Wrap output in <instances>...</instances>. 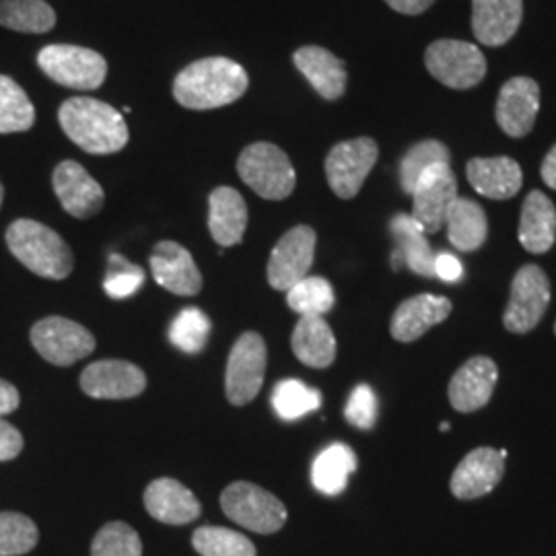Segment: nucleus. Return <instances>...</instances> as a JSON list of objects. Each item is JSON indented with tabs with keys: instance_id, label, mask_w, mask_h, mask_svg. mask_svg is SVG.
Wrapping results in <instances>:
<instances>
[{
	"instance_id": "f257e3e1",
	"label": "nucleus",
	"mask_w": 556,
	"mask_h": 556,
	"mask_svg": "<svg viewBox=\"0 0 556 556\" xmlns=\"http://www.w3.org/2000/svg\"><path fill=\"white\" fill-rule=\"evenodd\" d=\"M248 85L250 77L239 62L208 56L179 71L174 79V98L188 110H217L243 98Z\"/></svg>"
},
{
	"instance_id": "f03ea898",
	"label": "nucleus",
	"mask_w": 556,
	"mask_h": 556,
	"mask_svg": "<svg viewBox=\"0 0 556 556\" xmlns=\"http://www.w3.org/2000/svg\"><path fill=\"white\" fill-rule=\"evenodd\" d=\"M64 135L91 155H112L128 144V126L116 108L93 98H71L60 105Z\"/></svg>"
},
{
	"instance_id": "7ed1b4c3",
	"label": "nucleus",
	"mask_w": 556,
	"mask_h": 556,
	"mask_svg": "<svg viewBox=\"0 0 556 556\" xmlns=\"http://www.w3.org/2000/svg\"><path fill=\"white\" fill-rule=\"evenodd\" d=\"M4 238L11 254L38 277L62 280L75 268L71 245L40 220L17 219Z\"/></svg>"
},
{
	"instance_id": "20e7f679",
	"label": "nucleus",
	"mask_w": 556,
	"mask_h": 556,
	"mask_svg": "<svg viewBox=\"0 0 556 556\" xmlns=\"http://www.w3.org/2000/svg\"><path fill=\"white\" fill-rule=\"evenodd\" d=\"M239 178L264 200L289 199L295 190L298 174L289 155L273 142H254L241 151Z\"/></svg>"
},
{
	"instance_id": "39448f33",
	"label": "nucleus",
	"mask_w": 556,
	"mask_h": 556,
	"mask_svg": "<svg viewBox=\"0 0 556 556\" xmlns=\"http://www.w3.org/2000/svg\"><path fill=\"white\" fill-rule=\"evenodd\" d=\"M38 66L48 79L77 91H96L108 77V60L100 52L71 43L43 46Z\"/></svg>"
},
{
	"instance_id": "423d86ee",
	"label": "nucleus",
	"mask_w": 556,
	"mask_h": 556,
	"mask_svg": "<svg viewBox=\"0 0 556 556\" xmlns=\"http://www.w3.org/2000/svg\"><path fill=\"white\" fill-rule=\"evenodd\" d=\"M225 516L256 534H275L287 521V507L273 493L252 482H233L220 495Z\"/></svg>"
},
{
	"instance_id": "0eeeda50",
	"label": "nucleus",
	"mask_w": 556,
	"mask_h": 556,
	"mask_svg": "<svg viewBox=\"0 0 556 556\" xmlns=\"http://www.w3.org/2000/svg\"><path fill=\"white\" fill-rule=\"evenodd\" d=\"M425 64L427 71L450 89L477 87L486 75L484 54L468 41H433L425 52Z\"/></svg>"
},
{
	"instance_id": "6e6552de",
	"label": "nucleus",
	"mask_w": 556,
	"mask_h": 556,
	"mask_svg": "<svg viewBox=\"0 0 556 556\" xmlns=\"http://www.w3.org/2000/svg\"><path fill=\"white\" fill-rule=\"evenodd\" d=\"M379 157L378 142L369 137L344 140L332 147L326 157V178L338 199L357 197Z\"/></svg>"
},
{
	"instance_id": "1a4fd4ad",
	"label": "nucleus",
	"mask_w": 556,
	"mask_h": 556,
	"mask_svg": "<svg viewBox=\"0 0 556 556\" xmlns=\"http://www.w3.org/2000/svg\"><path fill=\"white\" fill-rule=\"evenodd\" d=\"M551 303V280L536 264H526L511 282V299L503 324L514 334H528L544 318Z\"/></svg>"
},
{
	"instance_id": "9d476101",
	"label": "nucleus",
	"mask_w": 556,
	"mask_h": 556,
	"mask_svg": "<svg viewBox=\"0 0 556 556\" xmlns=\"http://www.w3.org/2000/svg\"><path fill=\"white\" fill-rule=\"evenodd\" d=\"M266 342L258 332H245L233 344L227 374H225V392L233 406H245L258 396L266 374Z\"/></svg>"
},
{
	"instance_id": "9b49d317",
	"label": "nucleus",
	"mask_w": 556,
	"mask_h": 556,
	"mask_svg": "<svg viewBox=\"0 0 556 556\" xmlns=\"http://www.w3.org/2000/svg\"><path fill=\"white\" fill-rule=\"evenodd\" d=\"M31 344L52 365L68 367L96 351L93 334L73 319L43 318L31 328Z\"/></svg>"
},
{
	"instance_id": "f8f14e48",
	"label": "nucleus",
	"mask_w": 556,
	"mask_h": 556,
	"mask_svg": "<svg viewBox=\"0 0 556 556\" xmlns=\"http://www.w3.org/2000/svg\"><path fill=\"white\" fill-rule=\"evenodd\" d=\"M318 236L312 227L298 225L278 239L268 260V282L277 291H289L299 280L309 277L316 256Z\"/></svg>"
},
{
	"instance_id": "ddd939ff",
	"label": "nucleus",
	"mask_w": 556,
	"mask_h": 556,
	"mask_svg": "<svg viewBox=\"0 0 556 556\" xmlns=\"http://www.w3.org/2000/svg\"><path fill=\"white\" fill-rule=\"evenodd\" d=\"M413 197V219L425 233H438L445 227V217L457 199V179L450 163L429 167L418 179Z\"/></svg>"
},
{
	"instance_id": "4468645a",
	"label": "nucleus",
	"mask_w": 556,
	"mask_h": 556,
	"mask_svg": "<svg viewBox=\"0 0 556 556\" xmlns=\"http://www.w3.org/2000/svg\"><path fill=\"white\" fill-rule=\"evenodd\" d=\"M52 186L62 208L75 219H91L103 208V188L77 161L59 163L52 174Z\"/></svg>"
},
{
	"instance_id": "2eb2a0df",
	"label": "nucleus",
	"mask_w": 556,
	"mask_h": 556,
	"mask_svg": "<svg viewBox=\"0 0 556 556\" xmlns=\"http://www.w3.org/2000/svg\"><path fill=\"white\" fill-rule=\"evenodd\" d=\"M80 388L96 400H128L137 397L147 388L142 369L128 361H96L80 374Z\"/></svg>"
},
{
	"instance_id": "dca6fc26",
	"label": "nucleus",
	"mask_w": 556,
	"mask_h": 556,
	"mask_svg": "<svg viewBox=\"0 0 556 556\" xmlns=\"http://www.w3.org/2000/svg\"><path fill=\"white\" fill-rule=\"evenodd\" d=\"M540 110V87L530 77H514L498 91L495 116L501 130L511 139H523L532 132Z\"/></svg>"
},
{
	"instance_id": "f3484780",
	"label": "nucleus",
	"mask_w": 556,
	"mask_h": 556,
	"mask_svg": "<svg viewBox=\"0 0 556 556\" xmlns=\"http://www.w3.org/2000/svg\"><path fill=\"white\" fill-rule=\"evenodd\" d=\"M153 277L174 295L192 298L202 289V275L192 254L176 241H160L151 254Z\"/></svg>"
},
{
	"instance_id": "a211bd4d",
	"label": "nucleus",
	"mask_w": 556,
	"mask_h": 556,
	"mask_svg": "<svg viewBox=\"0 0 556 556\" xmlns=\"http://www.w3.org/2000/svg\"><path fill=\"white\" fill-rule=\"evenodd\" d=\"M498 369L489 357L466 361L450 381V402L457 413H475L489 404L497 386Z\"/></svg>"
},
{
	"instance_id": "6ab92c4d",
	"label": "nucleus",
	"mask_w": 556,
	"mask_h": 556,
	"mask_svg": "<svg viewBox=\"0 0 556 556\" xmlns=\"http://www.w3.org/2000/svg\"><path fill=\"white\" fill-rule=\"evenodd\" d=\"M505 457L495 447H478L457 464L452 477L454 497L470 498L489 495L503 478Z\"/></svg>"
},
{
	"instance_id": "aec40b11",
	"label": "nucleus",
	"mask_w": 556,
	"mask_h": 556,
	"mask_svg": "<svg viewBox=\"0 0 556 556\" xmlns=\"http://www.w3.org/2000/svg\"><path fill=\"white\" fill-rule=\"evenodd\" d=\"M144 507L161 523L184 526L199 519V498L176 478H157L144 491Z\"/></svg>"
},
{
	"instance_id": "412c9836",
	"label": "nucleus",
	"mask_w": 556,
	"mask_h": 556,
	"mask_svg": "<svg viewBox=\"0 0 556 556\" xmlns=\"http://www.w3.org/2000/svg\"><path fill=\"white\" fill-rule=\"evenodd\" d=\"M293 62L299 73L309 80L319 98L337 101L346 91V66L330 50L321 46H303L295 50Z\"/></svg>"
},
{
	"instance_id": "4be33fe9",
	"label": "nucleus",
	"mask_w": 556,
	"mask_h": 556,
	"mask_svg": "<svg viewBox=\"0 0 556 556\" xmlns=\"http://www.w3.org/2000/svg\"><path fill=\"white\" fill-rule=\"evenodd\" d=\"M523 20V0H472V31L484 46L511 40Z\"/></svg>"
},
{
	"instance_id": "5701e85b",
	"label": "nucleus",
	"mask_w": 556,
	"mask_h": 556,
	"mask_svg": "<svg viewBox=\"0 0 556 556\" xmlns=\"http://www.w3.org/2000/svg\"><path fill=\"white\" fill-rule=\"evenodd\" d=\"M450 314H452V301L441 295L425 293V295L406 299L404 303L397 305L392 316L390 332L397 342H415L429 328L450 318Z\"/></svg>"
},
{
	"instance_id": "b1692460",
	"label": "nucleus",
	"mask_w": 556,
	"mask_h": 556,
	"mask_svg": "<svg viewBox=\"0 0 556 556\" xmlns=\"http://www.w3.org/2000/svg\"><path fill=\"white\" fill-rule=\"evenodd\" d=\"M466 176L480 197L493 200L514 199L523 184L521 167L511 157L470 160L466 165Z\"/></svg>"
},
{
	"instance_id": "393cba45",
	"label": "nucleus",
	"mask_w": 556,
	"mask_h": 556,
	"mask_svg": "<svg viewBox=\"0 0 556 556\" xmlns=\"http://www.w3.org/2000/svg\"><path fill=\"white\" fill-rule=\"evenodd\" d=\"M390 229L396 239V250L392 254L394 270L406 266L415 275L435 278V254L425 238V229L413 219V215H396L390 223Z\"/></svg>"
},
{
	"instance_id": "a878e982",
	"label": "nucleus",
	"mask_w": 556,
	"mask_h": 556,
	"mask_svg": "<svg viewBox=\"0 0 556 556\" xmlns=\"http://www.w3.org/2000/svg\"><path fill=\"white\" fill-rule=\"evenodd\" d=\"M248 227V204L236 188L219 186L208 197V229L220 248L238 245Z\"/></svg>"
},
{
	"instance_id": "bb28decb",
	"label": "nucleus",
	"mask_w": 556,
	"mask_h": 556,
	"mask_svg": "<svg viewBox=\"0 0 556 556\" xmlns=\"http://www.w3.org/2000/svg\"><path fill=\"white\" fill-rule=\"evenodd\" d=\"M519 243L530 254H546L556 239V208L544 192H530L519 217Z\"/></svg>"
},
{
	"instance_id": "cd10ccee",
	"label": "nucleus",
	"mask_w": 556,
	"mask_h": 556,
	"mask_svg": "<svg viewBox=\"0 0 556 556\" xmlns=\"http://www.w3.org/2000/svg\"><path fill=\"white\" fill-rule=\"evenodd\" d=\"M291 346L295 357L314 369H326L337 358V338L324 316H301Z\"/></svg>"
},
{
	"instance_id": "c85d7f7f",
	"label": "nucleus",
	"mask_w": 556,
	"mask_h": 556,
	"mask_svg": "<svg viewBox=\"0 0 556 556\" xmlns=\"http://www.w3.org/2000/svg\"><path fill=\"white\" fill-rule=\"evenodd\" d=\"M445 229L456 250L475 252L484 245L489 236L486 213L475 200L457 197L445 217Z\"/></svg>"
},
{
	"instance_id": "c756f323",
	"label": "nucleus",
	"mask_w": 556,
	"mask_h": 556,
	"mask_svg": "<svg viewBox=\"0 0 556 556\" xmlns=\"http://www.w3.org/2000/svg\"><path fill=\"white\" fill-rule=\"evenodd\" d=\"M357 470V456L344 443H332L314 459L312 466V482L321 495L337 497L346 484L349 477Z\"/></svg>"
},
{
	"instance_id": "7c9ffc66",
	"label": "nucleus",
	"mask_w": 556,
	"mask_h": 556,
	"mask_svg": "<svg viewBox=\"0 0 556 556\" xmlns=\"http://www.w3.org/2000/svg\"><path fill=\"white\" fill-rule=\"evenodd\" d=\"M0 25L17 34H48L56 11L46 0H0Z\"/></svg>"
},
{
	"instance_id": "2f4dec72",
	"label": "nucleus",
	"mask_w": 556,
	"mask_h": 556,
	"mask_svg": "<svg viewBox=\"0 0 556 556\" xmlns=\"http://www.w3.org/2000/svg\"><path fill=\"white\" fill-rule=\"evenodd\" d=\"M36 124V108L17 80L0 75V135L27 132Z\"/></svg>"
},
{
	"instance_id": "473e14b6",
	"label": "nucleus",
	"mask_w": 556,
	"mask_h": 556,
	"mask_svg": "<svg viewBox=\"0 0 556 556\" xmlns=\"http://www.w3.org/2000/svg\"><path fill=\"white\" fill-rule=\"evenodd\" d=\"M270 402L282 420H299L318 410L321 406V394L319 390L305 386L299 379H282L275 386Z\"/></svg>"
},
{
	"instance_id": "72a5a7b5",
	"label": "nucleus",
	"mask_w": 556,
	"mask_h": 556,
	"mask_svg": "<svg viewBox=\"0 0 556 556\" xmlns=\"http://www.w3.org/2000/svg\"><path fill=\"white\" fill-rule=\"evenodd\" d=\"M452 155L450 149L441 140H420L413 144L406 155L400 161V186L406 194H413L417 188L418 179L422 174L438 165V163H450Z\"/></svg>"
},
{
	"instance_id": "f704fd0d",
	"label": "nucleus",
	"mask_w": 556,
	"mask_h": 556,
	"mask_svg": "<svg viewBox=\"0 0 556 556\" xmlns=\"http://www.w3.org/2000/svg\"><path fill=\"white\" fill-rule=\"evenodd\" d=\"M192 546L200 556H258L250 538L220 526L199 528L192 536Z\"/></svg>"
},
{
	"instance_id": "c9c22d12",
	"label": "nucleus",
	"mask_w": 556,
	"mask_h": 556,
	"mask_svg": "<svg viewBox=\"0 0 556 556\" xmlns=\"http://www.w3.org/2000/svg\"><path fill=\"white\" fill-rule=\"evenodd\" d=\"M334 289L321 277H305L287 291V305L299 316H324L334 307Z\"/></svg>"
},
{
	"instance_id": "e433bc0d",
	"label": "nucleus",
	"mask_w": 556,
	"mask_h": 556,
	"mask_svg": "<svg viewBox=\"0 0 556 556\" xmlns=\"http://www.w3.org/2000/svg\"><path fill=\"white\" fill-rule=\"evenodd\" d=\"M211 337V319L199 307L181 309L169 326V340L181 353L197 355Z\"/></svg>"
},
{
	"instance_id": "4c0bfd02",
	"label": "nucleus",
	"mask_w": 556,
	"mask_h": 556,
	"mask_svg": "<svg viewBox=\"0 0 556 556\" xmlns=\"http://www.w3.org/2000/svg\"><path fill=\"white\" fill-rule=\"evenodd\" d=\"M40 540L38 526L23 514L0 511V556L31 553Z\"/></svg>"
},
{
	"instance_id": "58836bf2",
	"label": "nucleus",
	"mask_w": 556,
	"mask_h": 556,
	"mask_svg": "<svg viewBox=\"0 0 556 556\" xmlns=\"http://www.w3.org/2000/svg\"><path fill=\"white\" fill-rule=\"evenodd\" d=\"M91 556H142V542L124 521L105 523L91 544Z\"/></svg>"
},
{
	"instance_id": "ea45409f",
	"label": "nucleus",
	"mask_w": 556,
	"mask_h": 556,
	"mask_svg": "<svg viewBox=\"0 0 556 556\" xmlns=\"http://www.w3.org/2000/svg\"><path fill=\"white\" fill-rule=\"evenodd\" d=\"M144 285V273L142 268L128 262L119 254L110 256V268L103 280V291L112 299H128L139 293Z\"/></svg>"
},
{
	"instance_id": "a19ab883",
	"label": "nucleus",
	"mask_w": 556,
	"mask_h": 556,
	"mask_svg": "<svg viewBox=\"0 0 556 556\" xmlns=\"http://www.w3.org/2000/svg\"><path fill=\"white\" fill-rule=\"evenodd\" d=\"M344 417L353 427L363 429V431H369V429L376 427V420H378V396H376L371 386L361 383V386L353 390V394H351L349 402H346V408H344Z\"/></svg>"
},
{
	"instance_id": "79ce46f5",
	"label": "nucleus",
	"mask_w": 556,
	"mask_h": 556,
	"mask_svg": "<svg viewBox=\"0 0 556 556\" xmlns=\"http://www.w3.org/2000/svg\"><path fill=\"white\" fill-rule=\"evenodd\" d=\"M23 450V435L20 431L0 418V462H9L20 456Z\"/></svg>"
},
{
	"instance_id": "37998d69",
	"label": "nucleus",
	"mask_w": 556,
	"mask_h": 556,
	"mask_svg": "<svg viewBox=\"0 0 556 556\" xmlns=\"http://www.w3.org/2000/svg\"><path fill=\"white\" fill-rule=\"evenodd\" d=\"M462 275H464V268L456 256H452V254L435 256V278H441L445 282H457Z\"/></svg>"
},
{
	"instance_id": "c03bdc74",
	"label": "nucleus",
	"mask_w": 556,
	"mask_h": 556,
	"mask_svg": "<svg viewBox=\"0 0 556 556\" xmlns=\"http://www.w3.org/2000/svg\"><path fill=\"white\" fill-rule=\"evenodd\" d=\"M20 390L13 383L0 379V417L15 413L20 408Z\"/></svg>"
},
{
	"instance_id": "a18cd8bd",
	"label": "nucleus",
	"mask_w": 556,
	"mask_h": 556,
	"mask_svg": "<svg viewBox=\"0 0 556 556\" xmlns=\"http://www.w3.org/2000/svg\"><path fill=\"white\" fill-rule=\"evenodd\" d=\"M435 0H386L390 9H394L400 15H420L425 13Z\"/></svg>"
},
{
	"instance_id": "49530a36",
	"label": "nucleus",
	"mask_w": 556,
	"mask_h": 556,
	"mask_svg": "<svg viewBox=\"0 0 556 556\" xmlns=\"http://www.w3.org/2000/svg\"><path fill=\"white\" fill-rule=\"evenodd\" d=\"M542 179L548 188L556 190V144L542 161Z\"/></svg>"
},
{
	"instance_id": "de8ad7c7",
	"label": "nucleus",
	"mask_w": 556,
	"mask_h": 556,
	"mask_svg": "<svg viewBox=\"0 0 556 556\" xmlns=\"http://www.w3.org/2000/svg\"><path fill=\"white\" fill-rule=\"evenodd\" d=\"M2 200H4V186H2V181H0V206H2Z\"/></svg>"
},
{
	"instance_id": "09e8293b",
	"label": "nucleus",
	"mask_w": 556,
	"mask_h": 556,
	"mask_svg": "<svg viewBox=\"0 0 556 556\" xmlns=\"http://www.w3.org/2000/svg\"><path fill=\"white\" fill-rule=\"evenodd\" d=\"M441 431H450V422H443V425H441Z\"/></svg>"
},
{
	"instance_id": "8fccbe9b",
	"label": "nucleus",
	"mask_w": 556,
	"mask_h": 556,
	"mask_svg": "<svg viewBox=\"0 0 556 556\" xmlns=\"http://www.w3.org/2000/svg\"><path fill=\"white\" fill-rule=\"evenodd\" d=\"M555 334H556V324H555Z\"/></svg>"
}]
</instances>
